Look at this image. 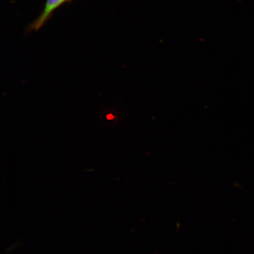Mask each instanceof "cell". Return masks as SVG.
I'll list each match as a JSON object with an SVG mask.
<instances>
[{"instance_id": "1", "label": "cell", "mask_w": 254, "mask_h": 254, "mask_svg": "<svg viewBox=\"0 0 254 254\" xmlns=\"http://www.w3.org/2000/svg\"><path fill=\"white\" fill-rule=\"evenodd\" d=\"M68 0H46L42 12L27 28V33L39 31L52 18L54 11Z\"/></svg>"}, {"instance_id": "2", "label": "cell", "mask_w": 254, "mask_h": 254, "mask_svg": "<svg viewBox=\"0 0 254 254\" xmlns=\"http://www.w3.org/2000/svg\"><path fill=\"white\" fill-rule=\"evenodd\" d=\"M107 119L109 120H113L114 119V116L112 114H110L109 115L107 116Z\"/></svg>"}, {"instance_id": "3", "label": "cell", "mask_w": 254, "mask_h": 254, "mask_svg": "<svg viewBox=\"0 0 254 254\" xmlns=\"http://www.w3.org/2000/svg\"><path fill=\"white\" fill-rule=\"evenodd\" d=\"M72 1V0H68V2H71Z\"/></svg>"}]
</instances>
